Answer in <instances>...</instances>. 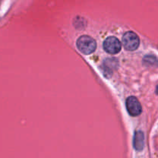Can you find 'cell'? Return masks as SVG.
Listing matches in <instances>:
<instances>
[{
	"instance_id": "1",
	"label": "cell",
	"mask_w": 158,
	"mask_h": 158,
	"mask_svg": "<svg viewBox=\"0 0 158 158\" xmlns=\"http://www.w3.org/2000/svg\"><path fill=\"white\" fill-rule=\"evenodd\" d=\"M77 46L82 53L89 55L97 49V42L89 35H82L77 40Z\"/></svg>"
},
{
	"instance_id": "2",
	"label": "cell",
	"mask_w": 158,
	"mask_h": 158,
	"mask_svg": "<svg viewBox=\"0 0 158 158\" xmlns=\"http://www.w3.org/2000/svg\"><path fill=\"white\" fill-rule=\"evenodd\" d=\"M122 43L125 49L134 51L140 46V39L135 32H127L122 39Z\"/></svg>"
},
{
	"instance_id": "3",
	"label": "cell",
	"mask_w": 158,
	"mask_h": 158,
	"mask_svg": "<svg viewBox=\"0 0 158 158\" xmlns=\"http://www.w3.org/2000/svg\"><path fill=\"white\" fill-rule=\"evenodd\" d=\"M103 49L110 54H117L121 50V43L114 36H109L103 42Z\"/></svg>"
},
{
	"instance_id": "4",
	"label": "cell",
	"mask_w": 158,
	"mask_h": 158,
	"mask_svg": "<svg viewBox=\"0 0 158 158\" xmlns=\"http://www.w3.org/2000/svg\"><path fill=\"white\" fill-rule=\"evenodd\" d=\"M127 110L132 117H137L142 112V106L139 100L134 97H130L126 101Z\"/></svg>"
},
{
	"instance_id": "5",
	"label": "cell",
	"mask_w": 158,
	"mask_h": 158,
	"mask_svg": "<svg viewBox=\"0 0 158 158\" xmlns=\"http://www.w3.org/2000/svg\"><path fill=\"white\" fill-rule=\"evenodd\" d=\"M134 148L136 151H141L144 148V134L142 131H136L134 138Z\"/></svg>"
},
{
	"instance_id": "6",
	"label": "cell",
	"mask_w": 158,
	"mask_h": 158,
	"mask_svg": "<svg viewBox=\"0 0 158 158\" xmlns=\"http://www.w3.org/2000/svg\"><path fill=\"white\" fill-rule=\"evenodd\" d=\"M143 63H144V64H148V63H149L150 64L153 66L154 63L156 64L157 60H156L155 56H145L144 59H143Z\"/></svg>"
}]
</instances>
